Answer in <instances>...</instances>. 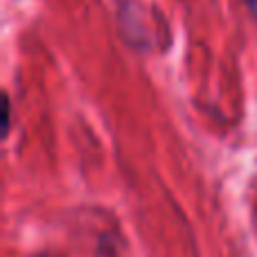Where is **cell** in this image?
<instances>
[{
    "label": "cell",
    "instance_id": "1",
    "mask_svg": "<svg viewBox=\"0 0 257 257\" xmlns=\"http://www.w3.org/2000/svg\"><path fill=\"white\" fill-rule=\"evenodd\" d=\"M3 126H5V133L9 131V124H12V99H9V95L5 93L3 95Z\"/></svg>",
    "mask_w": 257,
    "mask_h": 257
},
{
    "label": "cell",
    "instance_id": "2",
    "mask_svg": "<svg viewBox=\"0 0 257 257\" xmlns=\"http://www.w3.org/2000/svg\"><path fill=\"white\" fill-rule=\"evenodd\" d=\"M244 3H246V7H248V12L257 18V0H244Z\"/></svg>",
    "mask_w": 257,
    "mask_h": 257
},
{
    "label": "cell",
    "instance_id": "3",
    "mask_svg": "<svg viewBox=\"0 0 257 257\" xmlns=\"http://www.w3.org/2000/svg\"><path fill=\"white\" fill-rule=\"evenodd\" d=\"M39 257H48V255H39Z\"/></svg>",
    "mask_w": 257,
    "mask_h": 257
}]
</instances>
